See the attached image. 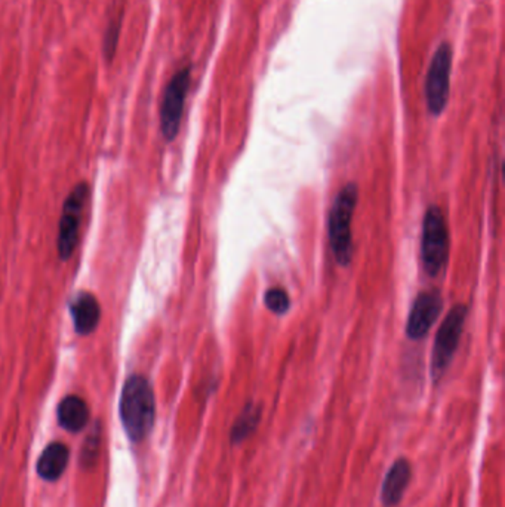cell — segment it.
Wrapping results in <instances>:
<instances>
[{
	"label": "cell",
	"instance_id": "obj_7",
	"mask_svg": "<svg viewBox=\"0 0 505 507\" xmlns=\"http://www.w3.org/2000/svg\"><path fill=\"white\" fill-rule=\"evenodd\" d=\"M190 67H182L166 85L162 107H161V126H162L163 137L168 142H172L179 134L187 92L190 88Z\"/></svg>",
	"mask_w": 505,
	"mask_h": 507
},
{
	"label": "cell",
	"instance_id": "obj_16",
	"mask_svg": "<svg viewBox=\"0 0 505 507\" xmlns=\"http://www.w3.org/2000/svg\"><path fill=\"white\" fill-rule=\"evenodd\" d=\"M98 447H100V429H96L83 444L82 456H80L83 466H89L96 462Z\"/></svg>",
	"mask_w": 505,
	"mask_h": 507
},
{
	"label": "cell",
	"instance_id": "obj_9",
	"mask_svg": "<svg viewBox=\"0 0 505 507\" xmlns=\"http://www.w3.org/2000/svg\"><path fill=\"white\" fill-rule=\"evenodd\" d=\"M412 469L406 458H398L385 475L381 488V502L384 507L398 506L402 502L409 485Z\"/></svg>",
	"mask_w": 505,
	"mask_h": 507
},
{
	"label": "cell",
	"instance_id": "obj_10",
	"mask_svg": "<svg viewBox=\"0 0 505 507\" xmlns=\"http://www.w3.org/2000/svg\"><path fill=\"white\" fill-rule=\"evenodd\" d=\"M71 318L75 322L76 333L89 336L100 324L101 309L98 300L89 292H80L71 303Z\"/></svg>",
	"mask_w": 505,
	"mask_h": 507
},
{
	"label": "cell",
	"instance_id": "obj_2",
	"mask_svg": "<svg viewBox=\"0 0 505 507\" xmlns=\"http://www.w3.org/2000/svg\"><path fill=\"white\" fill-rule=\"evenodd\" d=\"M359 189L356 184L348 183L336 195L329 211V244L336 263L347 267L353 260V216L356 211Z\"/></svg>",
	"mask_w": 505,
	"mask_h": 507
},
{
	"label": "cell",
	"instance_id": "obj_4",
	"mask_svg": "<svg viewBox=\"0 0 505 507\" xmlns=\"http://www.w3.org/2000/svg\"><path fill=\"white\" fill-rule=\"evenodd\" d=\"M467 315V306L456 304L449 310L444 324L437 331L435 346H433V356H431V375L435 382H439L444 377L445 371L447 370V366L455 355Z\"/></svg>",
	"mask_w": 505,
	"mask_h": 507
},
{
	"label": "cell",
	"instance_id": "obj_11",
	"mask_svg": "<svg viewBox=\"0 0 505 507\" xmlns=\"http://www.w3.org/2000/svg\"><path fill=\"white\" fill-rule=\"evenodd\" d=\"M69 448L61 442H52L46 447L38 462V474L41 479L54 483L61 478L69 465Z\"/></svg>",
	"mask_w": 505,
	"mask_h": 507
},
{
	"label": "cell",
	"instance_id": "obj_12",
	"mask_svg": "<svg viewBox=\"0 0 505 507\" xmlns=\"http://www.w3.org/2000/svg\"><path fill=\"white\" fill-rule=\"evenodd\" d=\"M89 419L87 405L79 396H66L59 405V423L69 432L78 433Z\"/></svg>",
	"mask_w": 505,
	"mask_h": 507
},
{
	"label": "cell",
	"instance_id": "obj_1",
	"mask_svg": "<svg viewBox=\"0 0 505 507\" xmlns=\"http://www.w3.org/2000/svg\"><path fill=\"white\" fill-rule=\"evenodd\" d=\"M156 402L149 380L133 375L124 383L121 396V420L124 432L133 442L144 441L153 429Z\"/></svg>",
	"mask_w": 505,
	"mask_h": 507
},
{
	"label": "cell",
	"instance_id": "obj_13",
	"mask_svg": "<svg viewBox=\"0 0 505 507\" xmlns=\"http://www.w3.org/2000/svg\"><path fill=\"white\" fill-rule=\"evenodd\" d=\"M260 421H262V407H258L257 403L249 402L242 410L241 416L237 417V420L233 424L232 432H230L232 444H241L246 438L251 437L258 428Z\"/></svg>",
	"mask_w": 505,
	"mask_h": 507
},
{
	"label": "cell",
	"instance_id": "obj_15",
	"mask_svg": "<svg viewBox=\"0 0 505 507\" xmlns=\"http://www.w3.org/2000/svg\"><path fill=\"white\" fill-rule=\"evenodd\" d=\"M119 34H121V20L108 23L107 32L104 36V55L107 61H112L113 57L116 54Z\"/></svg>",
	"mask_w": 505,
	"mask_h": 507
},
{
	"label": "cell",
	"instance_id": "obj_8",
	"mask_svg": "<svg viewBox=\"0 0 505 507\" xmlns=\"http://www.w3.org/2000/svg\"><path fill=\"white\" fill-rule=\"evenodd\" d=\"M444 308V299L440 292L431 290L424 291L415 299L410 309L408 324H406V336L412 340H421L430 333L431 327L439 318Z\"/></svg>",
	"mask_w": 505,
	"mask_h": 507
},
{
	"label": "cell",
	"instance_id": "obj_3",
	"mask_svg": "<svg viewBox=\"0 0 505 507\" xmlns=\"http://www.w3.org/2000/svg\"><path fill=\"white\" fill-rule=\"evenodd\" d=\"M449 255V233L446 220L439 207L431 205L427 209L421 236V258L424 269L430 276H437L444 271Z\"/></svg>",
	"mask_w": 505,
	"mask_h": 507
},
{
	"label": "cell",
	"instance_id": "obj_5",
	"mask_svg": "<svg viewBox=\"0 0 505 507\" xmlns=\"http://www.w3.org/2000/svg\"><path fill=\"white\" fill-rule=\"evenodd\" d=\"M452 50L449 43H442L431 59L426 79V100L428 112L439 116L449 100L451 88Z\"/></svg>",
	"mask_w": 505,
	"mask_h": 507
},
{
	"label": "cell",
	"instance_id": "obj_14",
	"mask_svg": "<svg viewBox=\"0 0 505 507\" xmlns=\"http://www.w3.org/2000/svg\"><path fill=\"white\" fill-rule=\"evenodd\" d=\"M264 303L265 308L276 315H285L290 308L289 296L282 288H271L265 292Z\"/></svg>",
	"mask_w": 505,
	"mask_h": 507
},
{
	"label": "cell",
	"instance_id": "obj_6",
	"mask_svg": "<svg viewBox=\"0 0 505 507\" xmlns=\"http://www.w3.org/2000/svg\"><path fill=\"white\" fill-rule=\"evenodd\" d=\"M87 195H89V189H87V184H78L71 190L70 195L64 202V207H62L57 248H59L60 258L64 262H67L73 255L78 242H79L83 207L87 202Z\"/></svg>",
	"mask_w": 505,
	"mask_h": 507
}]
</instances>
